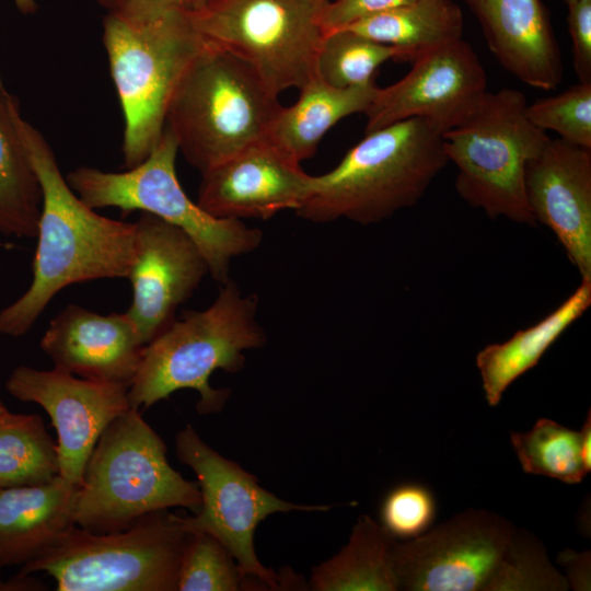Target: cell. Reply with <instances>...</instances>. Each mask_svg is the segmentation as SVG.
I'll use <instances>...</instances> for the list:
<instances>
[{
  "instance_id": "1",
  "label": "cell",
  "mask_w": 591,
  "mask_h": 591,
  "mask_svg": "<svg viewBox=\"0 0 591 591\" xmlns=\"http://www.w3.org/2000/svg\"><path fill=\"white\" fill-rule=\"evenodd\" d=\"M18 127L42 187V210L33 280L0 311V334H26L63 288L105 278H127L135 246V223L103 217L85 205L61 174L43 134L18 117Z\"/></svg>"
},
{
  "instance_id": "2",
  "label": "cell",
  "mask_w": 591,
  "mask_h": 591,
  "mask_svg": "<svg viewBox=\"0 0 591 591\" xmlns=\"http://www.w3.org/2000/svg\"><path fill=\"white\" fill-rule=\"evenodd\" d=\"M398 590L564 591L544 545L508 519L467 509L394 546Z\"/></svg>"
},
{
  "instance_id": "3",
  "label": "cell",
  "mask_w": 591,
  "mask_h": 591,
  "mask_svg": "<svg viewBox=\"0 0 591 591\" xmlns=\"http://www.w3.org/2000/svg\"><path fill=\"white\" fill-rule=\"evenodd\" d=\"M449 163L442 134L421 118L366 132L329 172L312 176L296 213L312 222L369 225L418 204Z\"/></svg>"
},
{
  "instance_id": "4",
  "label": "cell",
  "mask_w": 591,
  "mask_h": 591,
  "mask_svg": "<svg viewBox=\"0 0 591 591\" xmlns=\"http://www.w3.org/2000/svg\"><path fill=\"white\" fill-rule=\"evenodd\" d=\"M257 308L256 294L244 296L234 281L228 280L209 308L175 318L143 346L128 389L130 406L148 408L178 390L193 389L199 393V414L220 412L230 391L211 387L209 379L219 369L240 371L243 351L266 343Z\"/></svg>"
},
{
  "instance_id": "5",
  "label": "cell",
  "mask_w": 591,
  "mask_h": 591,
  "mask_svg": "<svg viewBox=\"0 0 591 591\" xmlns=\"http://www.w3.org/2000/svg\"><path fill=\"white\" fill-rule=\"evenodd\" d=\"M102 43L124 115V166L131 169L160 140L175 90L208 42L187 14L167 12L106 13Z\"/></svg>"
},
{
  "instance_id": "6",
  "label": "cell",
  "mask_w": 591,
  "mask_h": 591,
  "mask_svg": "<svg viewBox=\"0 0 591 591\" xmlns=\"http://www.w3.org/2000/svg\"><path fill=\"white\" fill-rule=\"evenodd\" d=\"M166 444L130 407L99 438L78 486L74 523L91 532H115L160 510L181 507L196 513L198 484L169 463Z\"/></svg>"
},
{
  "instance_id": "7",
  "label": "cell",
  "mask_w": 591,
  "mask_h": 591,
  "mask_svg": "<svg viewBox=\"0 0 591 591\" xmlns=\"http://www.w3.org/2000/svg\"><path fill=\"white\" fill-rule=\"evenodd\" d=\"M281 107L245 61L208 42L176 88L165 127L202 174L267 139Z\"/></svg>"
},
{
  "instance_id": "8",
  "label": "cell",
  "mask_w": 591,
  "mask_h": 591,
  "mask_svg": "<svg viewBox=\"0 0 591 591\" xmlns=\"http://www.w3.org/2000/svg\"><path fill=\"white\" fill-rule=\"evenodd\" d=\"M515 89L486 92L472 113L442 134L443 150L457 169L455 190L489 218L535 225L525 195L526 165L549 140L526 115Z\"/></svg>"
},
{
  "instance_id": "9",
  "label": "cell",
  "mask_w": 591,
  "mask_h": 591,
  "mask_svg": "<svg viewBox=\"0 0 591 591\" xmlns=\"http://www.w3.org/2000/svg\"><path fill=\"white\" fill-rule=\"evenodd\" d=\"M190 534L169 510L115 532L73 525L19 573L45 572L58 591H175Z\"/></svg>"
},
{
  "instance_id": "10",
  "label": "cell",
  "mask_w": 591,
  "mask_h": 591,
  "mask_svg": "<svg viewBox=\"0 0 591 591\" xmlns=\"http://www.w3.org/2000/svg\"><path fill=\"white\" fill-rule=\"evenodd\" d=\"M177 152L176 139L165 127L138 165L125 172L80 166L66 179L92 209L119 208L124 215L141 210L181 228L200 250L211 277L223 285L229 280L231 260L256 250L263 233L242 220L215 218L194 202L176 176Z\"/></svg>"
},
{
  "instance_id": "11",
  "label": "cell",
  "mask_w": 591,
  "mask_h": 591,
  "mask_svg": "<svg viewBox=\"0 0 591 591\" xmlns=\"http://www.w3.org/2000/svg\"><path fill=\"white\" fill-rule=\"evenodd\" d=\"M329 0H213L188 15L211 44L245 61L276 96L315 77Z\"/></svg>"
},
{
  "instance_id": "12",
  "label": "cell",
  "mask_w": 591,
  "mask_h": 591,
  "mask_svg": "<svg viewBox=\"0 0 591 591\" xmlns=\"http://www.w3.org/2000/svg\"><path fill=\"white\" fill-rule=\"evenodd\" d=\"M177 459L196 474L201 503L193 517H182L187 531L215 536L231 553L243 575L263 590L291 586L258 560L254 548L257 525L268 515L288 511H326L329 506L285 501L258 485L254 475L209 447L192 425L175 438ZM293 577V576H292Z\"/></svg>"
},
{
  "instance_id": "13",
  "label": "cell",
  "mask_w": 591,
  "mask_h": 591,
  "mask_svg": "<svg viewBox=\"0 0 591 591\" xmlns=\"http://www.w3.org/2000/svg\"><path fill=\"white\" fill-rule=\"evenodd\" d=\"M397 82L378 88L367 116L366 132L421 118L441 134L463 121L487 92L485 69L463 38L432 48L413 60Z\"/></svg>"
},
{
  "instance_id": "14",
  "label": "cell",
  "mask_w": 591,
  "mask_h": 591,
  "mask_svg": "<svg viewBox=\"0 0 591 591\" xmlns=\"http://www.w3.org/2000/svg\"><path fill=\"white\" fill-rule=\"evenodd\" d=\"M8 393L45 409L57 432L59 475L80 485L86 462L103 431L131 406L128 387L82 379L51 369L16 367Z\"/></svg>"
},
{
  "instance_id": "15",
  "label": "cell",
  "mask_w": 591,
  "mask_h": 591,
  "mask_svg": "<svg viewBox=\"0 0 591 591\" xmlns=\"http://www.w3.org/2000/svg\"><path fill=\"white\" fill-rule=\"evenodd\" d=\"M209 274L204 255L181 228L148 212L135 222L134 259L128 274L132 302L126 311L143 345L174 320Z\"/></svg>"
},
{
  "instance_id": "16",
  "label": "cell",
  "mask_w": 591,
  "mask_h": 591,
  "mask_svg": "<svg viewBox=\"0 0 591 591\" xmlns=\"http://www.w3.org/2000/svg\"><path fill=\"white\" fill-rule=\"evenodd\" d=\"M197 204L220 219H269L298 210L312 176L268 139L256 142L204 172Z\"/></svg>"
},
{
  "instance_id": "17",
  "label": "cell",
  "mask_w": 591,
  "mask_h": 591,
  "mask_svg": "<svg viewBox=\"0 0 591 591\" xmlns=\"http://www.w3.org/2000/svg\"><path fill=\"white\" fill-rule=\"evenodd\" d=\"M525 195L581 280H591V149L552 139L526 165Z\"/></svg>"
},
{
  "instance_id": "18",
  "label": "cell",
  "mask_w": 591,
  "mask_h": 591,
  "mask_svg": "<svg viewBox=\"0 0 591 591\" xmlns=\"http://www.w3.org/2000/svg\"><path fill=\"white\" fill-rule=\"evenodd\" d=\"M39 346L59 371L129 389L144 345L126 312L102 315L69 304L50 321Z\"/></svg>"
},
{
  "instance_id": "19",
  "label": "cell",
  "mask_w": 591,
  "mask_h": 591,
  "mask_svg": "<svg viewBox=\"0 0 591 591\" xmlns=\"http://www.w3.org/2000/svg\"><path fill=\"white\" fill-rule=\"evenodd\" d=\"M478 20L489 50L524 84L554 90L563 63L541 0H464Z\"/></svg>"
},
{
  "instance_id": "20",
  "label": "cell",
  "mask_w": 591,
  "mask_h": 591,
  "mask_svg": "<svg viewBox=\"0 0 591 591\" xmlns=\"http://www.w3.org/2000/svg\"><path fill=\"white\" fill-rule=\"evenodd\" d=\"M78 485L58 475L31 486L0 488V568L25 565L74 523Z\"/></svg>"
},
{
  "instance_id": "21",
  "label": "cell",
  "mask_w": 591,
  "mask_h": 591,
  "mask_svg": "<svg viewBox=\"0 0 591 591\" xmlns=\"http://www.w3.org/2000/svg\"><path fill=\"white\" fill-rule=\"evenodd\" d=\"M590 305L591 280H581L579 287L544 318L515 332L506 341L480 349L476 367L488 405H498L506 390L535 367L546 350Z\"/></svg>"
},
{
  "instance_id": "22",
  "label": "cell",
  "mask_w": 591,
  "mask_h": 591,
  "mask_svg": "<svg viewBox=\"0 0 591 591\" xmlns=\"http://www.w3.org/2000/svg\"><path fill=\"white\" fill-rule=\"evenodd\" d=\"M300 90L298 101L281 107L267 139L283 153L301 162L311 158L324 135L339 120L369 108L376 93L375 83L339 89L312 78Z\"/></svg>"
},
{
  "instance_id": "23",
  "label": "cell",
  "mask_w": 591,
  "mask_h": 591,
  "mask_svg": "<svg viewBox=\"0 0 591 591\" xmlns=\"http://www.w3.org/2000/svg\"><path fill=\"white\" fill-rule=\"evenodd\" d=\"M18 99L0 76V232L36 237L42 210V187L22 140Z\"/></svg>"
},
{
  "instance_id": "24",
  "label": "cell",
  "mask_w": 591,
  "mask_h": 591,
  "mask_svg": "<svg viewBox=\"0 0 591 591\" xmlns=\"http://www.w3.org/2000/svg\"><path fill=\"white\" fill-rule=\"evenodd\" d=\"M396 540L370 515H360L347 545L312 569L314 591H397Z\"/></svg>"
},
{
  "instance_id": "25",
  "label": "cell",
  "mask_w": 591,
  "mask_h": 591,
  "mask_svg": "<svg viewBox=\"0 0 591 591\" xmlns=\"http://www.w3.org/2000/svg\"><path fill=\"white\" fill-rule=\"evenodd\" d=\"M346 28L398 49L404 60L462 38L463 14L453 0H416L358 20Z\"/></svg>"
},
{
  "instance_id": "26",
  "label": "cell",
  "mask_w": 591,
  "mask_h": 591,
  "mask_svg": "<svg viewBox=\"0 0 591 591\" xmlns=\"http://www.w3.org/2000/svg\"><path fill=\"white\" fill-rule=\"evenodd\" d=\"M59 475L57 444L37 414L0 415V488L40 485Z\"/></svg>"
},
{
  "instance_id": "27",
  "label": "cell",
  "mask_w": 591,
  "mask_h": 591,
  "mask_svg": "<svg viewBox=\"0 0 591 591\" xmlns=\"http://www.w3.org/2000/svg\"><path fill=\"white\" fill-rule=\"evenodd\" d=\"M511 444L523 471L579 484L588 474L581 457L580 431L540 418L525 432H511Z\"/></svg>"
},
{
  "instance_id": "28",
  "label": "cell",
  "mask_w": 591,
  "mask_h": 591,
  "mask_svg": "<svg viewBox=\"0 0 591 591\" xmlns=\"http://www.w3.org/2000/svg\"><path fill=\"white\" fill-rule=\"evenodd\" d=\"M390 59L404 60L403 54L346 27L325 33L318 48L315 76L339 88L374 83L376 70Z\"/></svg>"
},
{
  "instance_id": "29",
  "label": "cell",
  "mask_w": 591,
  "mask_h": 591,
  "mask_svg": "<svg viewBox=\"0 0 591 591\" xmlns=\"http://www.w3.org/2000/svg\"><path fill=\"white\" fill-rule=\"evenodd\" d=\"M176 590L237 591L255 587L221 542L209 533L194 532L182 558Z\"/></svg>"
},
{
  "instance_id": "30",
  "label": "cell",
  "mask_w": 591,
  "mask_h": 591,
  "mask_svg": "<svg viewBox=\"0 0 591 591\" xmlns=\"http://www.w3.org/2000/svg\"><path fill=\"white\" fill-rule=\"evenodd\" d=\"M526 115L538 129L591 149V82H579L559 94L528 103Z\"/></svg>"
},
{
  "instance_id": "31",
  "label": "cell",
  "mask_w": 591,
  "mask_h": 591,
  "mask_svg": "<svg viewBox=\"0 0 591 591\" xmlns=\"http://www.w3.org/2000/svg\"><path fill=\"white\" fill-rule=\"evenodd\" d=\"M436 512V498L429 488L418 483H403L383 498L380 524L395 540H413L431 528Z\"/></svg>"
},
{
  "instance_id": "32",
  "label": "cell",
  "mask_w": 591,
  "mask_h": 591,
  "mask_svg": "<svg viewBox=\"0 0 591 591\" xmlns=\"http://www.w3.org/2000/svg\"><path fill=\"white\" fill-rule=\"evenodd\" d=\"M566 4L573 69L579 82H591V0H571Z\"/></svg>"
},
{
  "instance_id": "33",
  "label": "cell",
  "mask_w": 591,
  "mask_h": 591,
  "mask_svg": "<svg viewBox=\"0 0 591 591\" xmlns=\"http://www.w3.org/2000/svg\"><path fill=\"white\" fill-rule=\"evenodd\" d=\"M416 0H333L328 1L323 14L325 33L343 28L363 18L389 11Z\"/></svg>"
},
{
  "instance_id": "34",
  "label": "cell",
  "mask_w": 591,
  "mask_h": 591,
  "mask_svg": "<svg viewBox=\"0 0 591 591\" xmlns=\"http://www.w3.org/2000/svg\"><path fill=\"white\" fill-rule=\"evenodd\" d=\"M213 0H97L106 13L127 16L157 15L167 12L197 13Z\"/></svg>"
},
{
  "instance_id": "35",
  "label": "cell",
  "mask_w": 591,
  "mask_h": 591,
  "mask_svg": "<svg viewBox=\"0 0 591 591\" xmlns=\"http://www.w3.org/2000/svg\"><path fill=\"white\" fill-rule=\"evenodd\" d=\"M557 561L567 571L569 588L590 590V552L577 553L566 549L558 554Z\"/></svg>"
},
{
  "instance_id": "36",
  "label": "cell",
  "mask_w": 591,
  "mask_h": 591,
  "mask_svg": "<svg viewBox=\"0 0 591 591\" xmlns=\"http://www.w3.org/2000/svg\"><path fill=\"white\" fill-rule=\"evenodd\" d=\"M581 457L587 472L591 471V410L589 409L587 418L580 430Z\"/></svg>"
},
{
  "instance_id": "37",
  "label": "cell",
  "mask_w": 591,
  "mask_h": 591,
  "mask_svg": "<svg viewBox=\"0 0 591 591\" xmlns=\"http://www.w3.org/2000/svg\"><path fill=\"white\" fill-rule=\"evenodd\" d=\"M44 584L39 581H36L32 578H28V575H18L13 579L3 581L0 572V590H40Z\"/></svg>"
},
{
  "instance_id": "38",
  "label": "cell",
  "mask_w": 591,
  "mask_h": 591,
  "mask_svg": "<svg viewBox=\"0 0 591 591\" xmlns=\"http://www.w3.org/2000/svg\"><path fill=\"white\" fill-rule=\"evenodd\" d=\"M13 2L22 14H33L37 10L35 0H13Z\"/></svg>"
},
{
  "instance_id": "39",
  "label": "cell",
  "mask_w": 591,
  "mask_h": 591,
  "mask_svg": "<svg viewBox=\"0 0 591 591\" xmlns=\"http://www.w3.org/2000/svg\"><path fill=\"white\" fill-rule=\"evenodd\" d=\"M8 408L3 405V403L0 401V415L7 412Z\"/></svg>"
},
{
  "instance_id": "40",
  "label": "cell",
  "mask_w": 591,
  "mask_h": 591,
  "mask_svg": "<svg viewBox=\"0 0 591 591\" xmlns=\"http://www.w3.org/2000/svg\"><path fill=\"white\" fill-rule=\"evenodd\" d=\"M563 1H565L567 3L568 1H571V0H563Z\"/></svg>"
}]
</instances>
